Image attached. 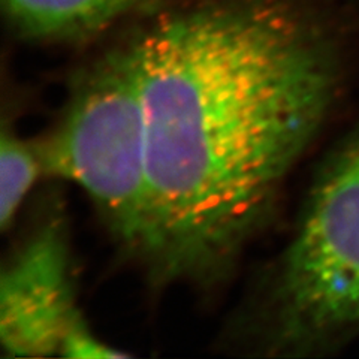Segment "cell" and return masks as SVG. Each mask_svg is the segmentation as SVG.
Wrapping results in <instances>:
<instances>
[{
  "label": "cell",
  "mask_w": 359,
  "mask_h": 359,
  "mask_svg": "<svg viewBox=\"0 0 359 359\" xmlns=\"http://www.w3.org/2000/svg\"><path fill=\"white\" fill-rule=\"evenodd\" d=\"M42 172L39 149L4 129L0 140V226L6 231Z\"/></svg>",
  "instance_id": "6"
},
{
  "label": "cell",
  "mask_w": 359,
  "mask_h": 359,
  "mask_svg": "<svg viewBox=\"0 0 359 359\" xmlns=\"http://www.w3.org/2000/svg\"><path fill=\"white\" fill-rule=\"evenodd\" d=\"M75 307L69 243L60 220L43 224L4 265L0 344L11 358L60 355Z\"/></svg>",
  "instance_id": "4"
},
{
  "label": "cell",
  "mask_w": 359,
  "mask_h": 359,
  "mask_svg": "<svg viewBox=\"0 0 359 359\" xmlns=\"http://www.w3.org/2000/svg\"><path fill=\"white\" fill-rule=\"evenodd\" d=\"M60 356L72 359H90V358H123L128 356L114 347L100 341L97 337L87 328L84 320L78 319L71 330L67 331Z\"/></svg>",
  "instance_id": "7"
},
{
  "label": "cell",
  "mask_w": 359,
  "mask_h": 359,
  "mask_svg": "<svg viewBox=\"0 0 359 359\" xmlns=\"http://www.w3.org/2000/svg\"><path fill=\"white\" fill-rule=\"evenodd\" d=\"M130 21L117 42L144 114V264L163 283H215L339 104L344 26L328 0H161Z\"/></svg>",
  "instance_id": "1"
},
{
  "label": "cell",
  "mask_w": 359,
  "mask_h": 359,
  "mask_svg": "<svg viewBox=\"0 0 359 359\" xmlns=\"http://www.w3.org/2000/svg\"><path fill=\"white\" fill-rule=\"evenodd\" d=\"M266 314L276 353H325L359 339V121L314 177Z\"/></svg>",
  "instance_id": "2"
},
{
  "label": "cell",
  "mask_w": 359,
  "mask_h": 359,
  "mask_svg": "<svg viewBox=\"0 0 359 359\" xmlns=\"http://www.w3.org/2000/svg\"><path fill=\"white\" fill-rule=\"evenodd\" d=\"M161 0H4L11 26L36 42H84L130 21Z\"/></svg>",
  "instance_id": "5"
},
{
  "label": "cell",
  "mask_w": 359,
  "mask_h": 359,
  "mask_svg": "<svg viewBox=\"0 0 359 359\" xmlns=\"http://www.w3.org/2000/svg\"><path fill=\"white\" fill-rule=\"evenodd\" d=\"M42 174L80 186L123 249L144 261L150 192L140 87L114 42L78 76L60 123L39 145Z\"/></svg>",
  "instance_id": "3"
}]
</instances>
